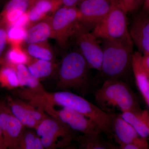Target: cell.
Wrapping results in <instances>:
<instances>
[{"label":"cell","instance_id":"obj_1","mask_svg":"<svg viewBox=\"0 0 149 149\" xmlns=\"http://www.w3.org/2000/svg\"><path fill=\"white\" fill-rule=\"evenodd\" d=\"M31 100L38 107L49 106L71 109L93 120L108 136L112 134L111 123L115 113H106L81 96L68 91L49 93L42 90L32 92Z\"/></svg>","mask_w":149,"mask_h":149},{"label":"cell","instance_id":"obj_2","mask_svg":"<svg viewBox=\"0 0 149 149\" xmlns=\"http://www.w3.org/2000/svg\"><path fill=\"white\" fill-rule=\"evenodd\" d=\"M97 106L109 114L118 110L123 112L141 109L139 100L131 88L120 80H104L95 93Z\"/></svg>","mask_w":149,"mask_h":149},{"label":"cell","instance_id":"obj_3","mask_svg":"<svg viewBox=\"0 0 149 149\" xmlns=\"http://www.w3.org/2000/svg\"><path fill=\"white\" fill-rule=\"evenodd\" d=\"M91 69L79 51H73L63 56L58 70L57 89H72L82 95H87L93 86Z\"/></svg>","mask_w":149,"mask_h":149},{"label":"cell","instance_id":"obj_4","mask_svg":"<svg viewBox=\"0 0 149 149\" xmlns=\"http://www.w3.org/2000/svg\"><path fill=\"white\" fill-rule=\"evenodd\" d=\"M133 43L103 39L101 71L104 80H120L131 66Z\"/></svg>","mask_w":149,"mask_h":149},{"label":"cell","instance_id":"obj_5","mask_svg":"<svg viewBox=\"0 0 149 149\" xmlns=\"http://www.w3.org/2000/svg\"><path fill=\"white\" fill-rule=\"evenodd\" d=\"M35 130L44 149L66 148L76 137L74 130L49 115L39 123Z\"/></svg>","mask_w":149,"mask_h":149},{"label":"cell","instance_id":"obj_6","mask_svg":"<svg viewBox=\"0 0 149 149\" xmlns=\"http://www.w3.org/2000/svg\"><path fill=\"white\" fill-rule=\"evenodd\" d=\"M126 13L124 10L114 5L93 28L92 34L97 38L115 39L133 43L127 28Z\"/></svg>","mask_w":149,"mask_h":149},{"label":"cell","instance_id":"obj_7","mask_svg":"<svg viewBox=\"0 0 149 149\" xmlns=\"http://www.w3.org/2000/svg\"><path fill=\"white\" fill-rule=\"evenodd\" d=\"M80 17V11L76 7L64 6L58 9L51 15L52 38L55 40L61 49H65L69 39L73 37Z\"/></svg>","mask_w":149,"mask_h":149},{"label":"cell","instance_id":"obj_8","mask_svg":"<svg viewBox=\"0 0 149 149\" xmlns=\"http://www.w3.org/2000/svg\"><path fill=\"white\" fill-rule=\"evenodd\" d=\"M61 107L57 109L54 107L45 106L40 109L48 115L66 124L74 131L83 134L101 133L102 132L98 125L89 118L71 109Z\"/></svg>","mask_w":149,"mask_h":149},{"label":"cell","instance_id":"obj_9","mask_svg":"<svg viewBox=\"0 0 149 149\" xmlns=\"http://www.w3.org/2000/svg\"><path fill=\"white\" fill-rule=\"evenodd\" d=\"M83 56L91 68L100 71L103 51L97 38L80 21L77 23L73 35Z\"/></svg>","mask_w":149,"mask_h":149},{"label":"cell","instance_id":"obj_10","mask_svg":"<svg viewBox=\"0 0 149 149\" xmlns=\"http://www.w3.org/2000/svg\"><path fill=\"white\" fill-rule=\"evenodd\" d=\"M0 125L6 148L17 149L24 125L12 113L6 102L0 100Z\"/></svg>","mask_w":149,"mask_h":149},{"label":"cell","instance_id":"obj_11","mask_svg":"<svg viewBox=\"0 0 149 149\" xmlns=\"http://www.w3.org/2000/svg\"><path fill=\"white\" fill-rule=\"evenodd\" d=\"M78 5L81 15L80 22L90 30L93 29L115 4L109 0H81Z\"/></svg>","mask_w":149,"mask_h":149},{"label":"cell","instance_id":"obj_12","mask_svg":"<svg viewBox=\"0 0 149 149\" xmlns=\"http://www.w3.org/2000/svg\"><path fill=\"white\" fill-rule=\"evenodd\" d=\"M11 111L24 126L34 128L48 116L42 110L27 102L8 97L6 102Z\"/></svg>","mask_w":149,"mask_h":149},{"label":"cell","instance_id":"obj_13","mask_svg":"<svg viewBox=\"0 0 149 149\" xmlns=\"http://www.w3.org/2000/svg\"><path fill=\"white\" fill-rule=\"evenodd\" d=\"M129 35L142 54H149L148 13L142 10L133 17Z\"/></svg>","mask_w":149,"mask_h":149},{"label":"cell","instance_id":"obj_14","mask_svg":"<svg viewBox=\"0 0 149 149\" xmlns=\"http://www.w3.org/2000/svg\"><path fill=\"white\" fill-rule=\"evenodd\" d=\"M142 54L136 52L133 53L131 66L135 77L137 88L140 91L147 107L149 106V72L142 65L141 56Z\"/></svg>","mask_w":149,"mask_h":149},{"label":"cell","instance_id":"obj_15","mask_svg":"<svg viewBox=\"0 0 149 149\" xmlns=\"http://www.w3.org/2000/svg\"><path fill=\"white\" fill-rule=\"evenodd\" d=\"M51 15L28 26L26 28L24 42L27 44L40 42L47 41L48 39L52 38Z\"/></svg>","mask_w":149,"mask_h":149},{"label":"cell","instance_id":"obj_16","mask_svg":"<svg viewBox=\"0 0 149 149\" xmlns=\"http://www.w3.org/2000/svg\"><path fill=\"white\" fill-rule=\"evenodd\" d=\"M112 133L119 145L130 143L136 141L140 136L128 123L115 114L111 123Z\"/></svg>","mask_w":149,"mask_h":149},{"label":"cell","instance_id":"obj_17","mask_svg":"<svg viewBox=\"0 0 149 149\" xmlns=\"http://www.w3.org/2000/svg\"><path fill=\"white\" fill-rule=\"evenodd\" d=\"M119 115L133 126L141 137H148L149 114L148 110L141 109L135 111L123 112Z\"/></svg>","mask_w":149,"mask_h":149},{"label":"cell","instance_id":"obj_18","mask_svg":"<svg viewBox=\"0 0 149 149\" xmlns=\"http://www.w3.org/2000/svg\"><path fill=\"white\" fill-rule=\"evenodd\" d=\"M62 6L60 0H40L28 10L29 24L45 18ZM27 26V27H28Z\"/></svg>","mask_w":149,"mask_h":149},{"label":"cell","instance_id":"obj_19","mask_svg":"<svg viewBox=\"0 0 149 149\" xmlns=\"http://www.w3.org/2000/svg\"><path fill=\"white\" fill-rule=\"evenodd\" d=\"M74 141L77 142L79 148L82 149H117L119 147L106 141L101 133H89L76 136Z\"/></svg>","mask_w":149,"mask_h":149},{"label":"cell","instance_id":"obj_20","mask_svg":"<svg viewBox=\"0 0 149 149\" xmlns=\"http://www.w3.org/2000/svg\"><path fill=\"white\" fill-rule=\"evenodd\" d=\"M1 65H8L12 68L16 72L20 87L25 86L27 88L34 90L44 89L39 79L34 77L29 72L27 67L24 64H13L0 62Z\"/></svg>","mask_w":149,"mask_h":149},{"label":"cell","instance_id":"obj_21","mask_svg":"<svg viewBox=\"0 0 149 149\" xmlns=\"http://www.w3.org/2000/svg\"><path fill=\"white\" fill-rule=\"evenodd\" d=\"M27 66L30 73L37 79H40L50 75L56 69L57 65L55 62L31 57Z\"/></svg>","mask_w":149,"mask_h":149},{"label":"cell","instance_id":"obj_22","mask_svg":"<svg viewBox=\"0 0 149 149\" xmlns=\"http://www.w3.org/2000/svg\"><path fill=\"white\" fill-rule=\"evenodd\" d=\"M26 51L32 57L54 62L55 54L47 41L27 44Z\"/></svg>","mask_w":149,"mask_h":149},{"label":"cell","instance_id":"obj_23","mask_svg":"<svg viewBox=\"0 0 149 149\" xmlns=\"http://www.w3.org/2000/svg\"><path fill=\"white\" fill-rule=\"evenodd\" d=\"M31 57L21 47V45L11 46L4 58H0V62L9 64H22L27 65Z\"/></svg>","mask_w":149,"mask_h":149},{"label":"cell","instance_id":"obj_24","mask_svg":"<svg viewBox=\"0 0 149 149\" xmlns=\"http://www.w3.org/2000/svg\"><path fill=\"white\" fill-rule=\"evenodd\" d=\"M0 85L8 89L20 87L16 72L12 68L1 65L0 68Z\"/></svg>","mask_w":149,"mask_h":149},{"label":"cell","instance_id":"obj_25","mask_svg":"<svg viewBox=\"0 0 149 149\" xmlns=\"http://www.w3.org/2000/svg\"><path fill=\"white\" fill-rule=\"evenodd\" d=\"M43 149L41 139L36 131L24 130L19 140L17 149Z\"/></svg>","mask_w":149,"mask_h":149},{"label":"cell","instance_id":"obj_26","mask_svg":"<svg viewBox=\"0 0 149 149\" xmlns=\"http://www.w3.org/2000/svg\"><path fill=\"white\" fill-rule=\"evenodd\" d=\"M26 28L12 26L8 27L7 41L11 46L21 45L24 42Z\"/></svg>","mask_w":149,"mask_h":149},{"label":"cell","instance_id":"obj_27","mask_svg":"<svg viewBox=\"0 0 149 149\" xmlns=\"http://www.w3.org/2000/svg\"><path fill=\"white\" fill-rule=\"evenodd\" d=\"M31 7L29 0H10L4 8L2 12L13 10H21L25 12Z\"/></svg>","mask_w":149,"mask_h":149},{"label":"cell","instance_id":"obj_28","mask_svg":"<svg viewBox=\"0 0 149 149\" xmlns=\"http://www.w3.org/2000/svg\"><path fill=\"white\" fill-rule=\"evenodd\" d=\"M119 149H148L149 145L147 141V138L140 136L133 143L119 145Z\"/></svg>","mask_w":149,"mask_h":149},{"label":"cell","instance_id":"obj_29","mask_svg":"<svg viewBox=\"0 0 149 149\" xmlns=\"http://www.w3.org/2000/svg\"><path fill=\"white\" fill-rule=\"evenodd\" d=\"M123 9L126 13L139 9L143 5L144 0H121Z\"/></svg>","mask_w":149,"mask_h":149},{"label":"cell","instance_id":"obj_30","mask_svg":"<svg viewBox=\"0 0 149 149\" xmlns=\"http://www.w3.org/2000/svg\"><path fill=\"white\" fill-rule=\"evenodd\" d=\"M8 27L2 21L0 22V50L3 52L5 49L7 41Z\"/></svg>","mask_w":149,"mask_h":149},{"label":"cell","instance_id":"obj_31","mask_svg":"<svg viewBox=\"0 0 149 149\" xmlns=\"http://www.w3.org/2000/svg\"><path fill=\"white\" fill-rule=\"evenodd\" d=\"M29 24V17L28 11L25 12L21 15L14 22L12 26L23 27L26 28Z\"/></svg>","mask_w":149,"mask_h":149},{"label":"cell","instance_id":"obj_32","mask_svg":"<svg viewBox=\"0 0 149 149\" xmlns=\"http://www.w3.org/2000/svg\"><path fill=\"white\" fill-rule=\"evenodd\" d=\"M62 5L66 7H76L81 0H60Z\"/></svg>","mask_w":149,"mask_h":149},{"label":"cell","instance_id":"obj_33","mask_svg":"<svg viewBox=\"0 0 149 149\" xmlns=\"http://www.w3.org/2000/svg\"><path fill=\"white\" fill-rule=\"evenodd\" d=\"M141 61L145 69L149 72V54H142Z\"/></svg>","mask_w":149,"mask_h":149},{"label":"cell","instance_id":"obj_34","mask_svg":"<svg viewBox=\"0 0 149 149\" xmlns=\"http://www.w3.org/2000/svg\"><path fill=\"white\" fill-rule=\"evenodd\" d=\"M6 149L7 148L5 146L4 143L2 133L1 129V125H0V149Z\"/></svg>","mask_w":149,"mask_h":149},{"label":"cell","instance_id":"obj_35","mask_svg":"<svg viewBox=\"0 0 149 149\" xmlns=\"http://www.w3.org/2000/svg\"><path fill=\"white\" fill-rule=\"evenodd\" d=\"M109 1H111L112 3H113L114 4L116 5V6H118L119 7L123 9L124 10L123 6L121 0H109Z\"/></svg>","mask_w":149,"mask_h":149},{"label":"cell","instance_id":"obj_36","mask_svg":"<svg viewBox=\"0 0 149 149\" xmlns=\"http://www.w3.org/2000/svg\"><path fill=\"white\" fill-rule=\"evenodd\" d=\"M143 9L146 11L149 10V0H144Z\"/></svg>","mask_w":149,"mask_h":149},{"label":"cell","instance_id":"obj_37","mask_svg":"<svg viewBox=\"0 0 149 149\" xmlns=\"http://www.w3.org/2000/svg\"><path fill=\"white\" fill-rule=\"evenodd\" d=\"M40 1V0H29L32 7L34 5V4H35L36 3Z\"/></svg>","mask_w":149,"mask_h":149},{"label":"cell","instance_id":"obj_38","mask_svg":"<svg viewBox=\"0 0 149 149\" xmlns=\"http://www.w3.org/2000/svg\"><path fill=\"white\" fill-rule=\"evenodd\" d=\"M3 52L2 51H1L0 50V57H1V56Z\"/></svg>","mask_w":149,"mask_h":149}]
</instances>
